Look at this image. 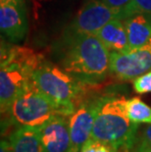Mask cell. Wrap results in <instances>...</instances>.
Listing matches in <instances>:
<instances>
[{
  "label": "cell",
  "mask_w": 151,
  "mask_h": 152,
  "mask_svg": "<svg viewBox=\"0 0 151 152\" xmlns=\"http://www.w3.org/2000/svg\"><path fill=\"white\" fill-rule=\"evenodd\" d=\"M57 48L60 67L85 85L100 82L109 72L111 52L94 34L67 30Z\"/></svg>",
  "instance_id": "1"
},
{
  "label": "cell",
  "mask_w": 151,
  "mask_h": 152,
  "mask_svg": "<svg viewBox=\"0 0 151 152\" xmlns=\"http://www.w3.org/2000/svg\"><path fill=\"white\" fill-rule=\"evenodd\" d=\"M125 103V98L103 97L93 125L92 140L109 145L115 152L131 150L137 140L139 124L128 119Z\"/></svg>",
  "instance_id": "2"
},
{
  "label": "cell",
  "mask_w": 151,
  "mask_h": 152,
  "mask_svg": "<svg viewBox=\"0 0 151 152\" xmlns=\"http://www.w3.org/2000/svg\"><path fill=\"white\" fill-rule=\"evenodd\" d=\"M42 59V56L30 48L1 47L0 106L2 113L8 112L14 100L30 85L34 71Z\"/></svg>",
  "instance_id": "3"
},
{
  "label": "cell",
  "mask_w": 151,
  "mask_h": 152,
  "mask_svg": "<svg viewBox=\"0 0 151 152\" xmlns=\"http://www.w3.org/2000/svg\"><path fill=\"white\" fill-rule=\"evenodd\" d=\"M31 80L40 91L63 109L66 116L72 115L82 102L85 83L49 61H40L34 71Z\"/></svg>",
  "instance_id": "4"
},
{
  "label": "cell",
  "mask_w": 151,
  "mask_h": 152,
  "mask_svg": "<svg viewBox=\"0 0 151 152\" xmlns=\"http://www.w3.org/2000/svg\"><path fill=\"white\" fill-rule=\"evenodd\" d=\"M8 114L18 127L40 128L51 118L65 115L63 109L37 88L33 80L12 103Z\"/></svg>",
  "instance_id": "5"
},
{
  "label": "cell",
  "mask_w": 151,
  "mask_h": 152,
  "mask_svg": "<svg viewBox=\"0 0 151 152\" xmlns=\"http://www.w3.org/2000/svg\"><path fill=\"white\" fill-rule=\"evenodd\" d=\"M151 71V43L137 49L110 53L109 72L120 80H134Z\"/></svg>",
  "instance_id": "6"
},
{
  "label": "cell",
  "mask_w": 151,
  "mask_h": 152,
  "mask_svg": "<svg viewBox=\"0 0 151 152\" xmlns=\"http://www.w3.org/2000/svg\"><path fill=\"white\" fill-rule=\"evenodd\" d=\"M117 18L123 19L120 11L111 8L100 0H89L77 13L68 30L95 34L107 23Z\"/></svg>",
  "instance_id": "7"
},
{
  "label": "cell",
  "mask_w": 151,
  "mask_h": 152,
  "mask_svg": "<svg viewBox=\"0 0 151 152\" xmlns=\"http://www.w3.org/2000/svg\"><path fill=\"white\" fill-rule=\"evenodd\" d=\"M102 98L82 102L69 117L71 152H80L91 138L95 117Z\"/></svg>",
  "instance_id": "8"
},
{
  "label": "cell",
  "mask_w": 151,
  "mask_h": 152,
  "mask_svg": "<svg viewBox=\"0 0 151 152\" xmlns=\"http://www.w3.org/2000/svg\"><path fill=\"white\" fill-rule=\"evenodd\" d=\"M25 2L0 0V28L13 42L23 40L28 33Z\"/></svg>",
  "instance_id": "9"
},
{
  "label": "cell",
  "mask_w": 151,
  "mask_h": 152,
  "mask_svg": "<svg viewBox=\"0 0 151 152\" xmlns=\"http://www.w3.org/2000/svg\"><path fill=\"white\" fill-rule=\"evenodd\" d=\"M69 117L57 115L39 128L44 152H71Z\"/></svg>",
  "instance_id": "10"
},
{
  "label": "cell",
  "mask_w": 151,
  "mask_h": 152,
  "mask_svg": "<svg viewBox=\"0 0 151 152\" xmlns=\"http://www.w3.org/2000/svg\"><path fill=\"white\" fill-rule=\"evenodd\" d=\"M96 35L110 52L128 51L131 49L126 30V25L123 19L117 18L107 23L102 27Z\"/></svg>",
  "instance_id": "11"
},
{
  "label": "cell",
  "mask_w": 151,
  "mask_h": 152,
  "mask_svg": "<svg viewBox=\"0 0 151 152\" xmlns=\"http://www.w3.org/2000/svg\"><path fill=\"white\" fill-rule=\"evenodd\" d=\"M124 21L131 49H137L151 43V17L134 13Z\"/></svg>",
  "instance_id": "12"
},
{
  "label": "cell",
  "mask_w": 151,
  "mask_h": 152,
  "mask_svg": "<svg viewBox=\"0 0 151 152\" xmlns=\"http://www.w3.org/2000/svg\"><path fill=\"white\" fill-rule=\"evenodd\" d=\"M12 152H44L39 128L18 127L10 135Z\"/></svg>",
  "instance_id": "13"
},
{
  "label": "cell",
  "mask_w": 151,
  "mask_h": 152,
  "mask_svg": "<svg viewBox=\"0 0 151 152\" xmlns=\"http://www.w3.org/2000/svg\"><path fill=\"white\" fill-rule=\"evenodd\" d=\"M126 112L128 119L136 124H151V107L139 97L126 99Z\"/></svg>",
  "instance_id": "14"
},
{
  "label": "cell",
  "mask_w": 151,
  "mask_h": 152,
  "mask_svg": "<svg viewBox=\"0 0 151 152\" xmlns=\"http://www.w3.org/2000/svg\"><path fill=\"white\" fill-rule=\"evenodd\" d=\"M134 13H141L151 17V0H131L124 13V20Z\"/></svg>",
  "instance_id": "15"
},
{
  "label": "cell",
  "mask_w": 151,
  "mask_h": 152,
  "mask_svg": "<svg viewBox=\"0 0 151 152\" xmlns=\"http://www.w3.org/2000/svg\"><path fill=\"white\" fill-rule=\"evenodd\" d=\"M133 89L139 94L151 92V71L133 80Z\"/></svg>",
  "instance_id": "16"
},
{
  "label": "cell",
  "mask_w": 151,
  "mask_h": 152,
  "mask_svg": "<svg viewBox=\"0 0 151 152\" xmlns=\"http://www.w3.org/2000/svg\"><path fill=\"white\" fill-rule=\"evenodd\" d=\"M80 152H115L109 145L90 138L81 148Z\"/></svg>",
  "instance_id": "17"
},
{
  "label": "cell",
  "mask_w": 151,
  "mask_h": 152,
  "mask_svg": "<svg viewBox=\"0 0 151 152\" xmlns=\"http://www.w3.org/2000/svg\"><path fill=\"white\" fill-rule=\"evenodd\" d=\"M100 1L105 3L106 5L110 6L111 8L120 11L122 14V18L124 20V13L127 10L128 5L131 4V0H100Z\"/></svg>",
  "instance_id": "18"
},
{
  "label": "cell",
  "mask_w": 151,
  "mask_h": 152,
  "mask_svg": "<svg viewBox=\"0 0 151 152\" xmlns=\"http://www.w3.org/2000/svg\"><path fill=\"white\" fill-rule=\"evenodd\" d=\"M133 152H151V144L139 138L137 145L133 147Z\"/></svg>",
  "instance_id": "19"
},
{
  "label": "cell",
  "mask_w": 151,
  "mask_h": 152,
  "mask_svg": "<svg viewBox=\"0 0 151 152\" xmlns=\"http://www.w3.org/2000/svg\"><path fill=\"white\" fill-rule=\"evenodd\" d=\"M140 140H145L146 142L151 144V124H149L147 127H145L141 132L140 134Z\"/></svg>",
  "instance_id": "20"
},
{
  "label": "cell",
  "mask_w": 151,
  "mask_h": 152,
  "mask_svg": "<svg viewBox=\"0 0 151 152\" xmlns=\"http://www.w3.org/2000/svg\"><path fill=\"white\" fill-rule=\"evenodd\" d=\"M1 152H12V146L10 141L2 140L1 141Z\"/></svg>",
  "instance_id": "21"
},
{
  "label": "cell",
  "mask_w": 151,
  "mask_h": 152,
  "mask_svg": "<svg viewBox=\"0 0 151 152\" xmlns=\"http://www.w3.org/2000/svg\"><path fill=\"white\" fill-rule=\"evenodd\" d=\"M14 1H18V2H25V0H14Z\"/></svg>",
  "instance_id": "22"
}]
</instances>
